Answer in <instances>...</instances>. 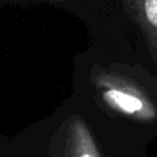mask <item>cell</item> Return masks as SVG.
Instances as JSON below:
<instances>
[{
    "mask_svg": "<svg viewBox=\"0 0 157 157\" xmlns=\"http://www.w3.org/2000/svg\"><path fill=\"white\" fill-rule=\"evenodd\" d=\"M103 97L114 109L128 115L151 119L156 114L148 92L146 93L139 86L125 85L109 87L104 91Z\"/></svg>",
    "mask_w": 157,
    "mask_h": 157,
    "instance_id": "cell-1",
    "label": "cell"
},
{
    "mask_svg": "<svg viewBox=\"0 0 157 157\" xmlns=\"http://www.w3.org/2000/svg\"><path fill=\"white\" fill-rule=\"evenodd\" d=\"M147 48L157 61V0H129Z\"/></svg>",
    "mask_w": 157,
    "mask_h": 157,
    "instance_id": "cell-2",
    "label": "cell"
},
{
    "mask_svg": "<svg viewBox=\"0 0 157 157\" xmlns=\"http://www.w3.org/2000/svg\"><path fill=\"white\" fill-rule=\"evenodd\" d=\"M81 157H93L92 155H90V153H85V155H82Z\"/></svg>",
    "mask_w": 157,
    "mask_h": 157,
    "instance_id": "cell-3",
    "label": "cell"
}]
</instances>
